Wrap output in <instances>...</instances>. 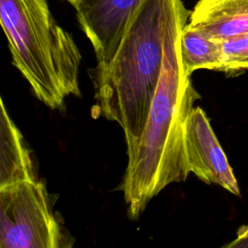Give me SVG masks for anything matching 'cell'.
Here are the masks:
<instances>
[{
  "instance_id": "8fae6325",
  "label": "cell",
  "mask_w": 248,
  "mask_h": 248,
  "mask_svg": "<svg viewBox=\"0 0 248 248\" xmlns=\"http://www.w3.org/2000/svg\"><path fill=\"white\" fill-rule=\"evenodd\" d=\"M226 248H248V226L243 225L238 228L236 237L230 243L224 245Z\"/></svg>"
},
{
  "instance_id": "7a4b0ae2",
  "label": "cell",
  "mask_w": 248,
  "mask_h": 248,
  "mask_svg": "<svg viewBox=\"0 0 248 248\" xmlns=\"http://www.w3.org/2000/svg\"><path fill=\"white\" fill-rule=\"evenodd\" d=\"M187 12L182 0H144L131 16L108 66L93 71L92 115L119 124L127 150L144 131L170 31Z\"/></svg>"
},
{
  "instance_id": "5b68a950",
  "label": "cell",
  "mask_w": 248,
  "mask_h": 248,
  "mask_svg": "<svg viewBox=\"0 0 248 248\" xmlns=\"http://www.w3.org/2000/svg\"><path fill=\"white\" fill-rule=\"evenodd\" d=\"M184 153L189 172L207 184H216L240 196L239 186L227 156L200 107L193 108L183 129Z\"/></svg>"
},
{
  "instance_id": "6da1fadb",
  "label": "cell",
  "mask_w": 248,
  "mask_h": 248,
  "mask_svg": "<svg viewBox=\"0 0 248 248\" xmlns=\"http://www.w3.org/2000/svg\"><path fill=\"white\" fill-rule=\"evenodd\" d=\"M191 11L172 25L166 45L164 65L146 125L136 145L127 150L128 164L120 189L128 216L135 220L149 202L170 183L184 181L187 169L183 129L200 98L180 52V36Z\"/></svg>"
},
{
  "instance_id": "3957f363",
  "label": "cell",
  "mask_w": 248,
  "mask_h": 248,
  "mask_svg": "<svg viewBox=\"0 0 248 248\" xmlns=\"http://www.w3.org/2000/svg\"><path fill=\"white\" fill-rule=\"evenodd\" d=\"M0 22L13 65L39 101L62 109L68 97L80 95V52L54 19L47 0H0Z\"/></svg>"
},
{
  "instance_id": "30bf717a",
  "label": "cell",
  "mask_w": 248,
  "mask_h": 248,
  "mask_svg": "<svg viewBox=\"0 0 248 248\" xmlns=\"http://www.w3.org/2000/svg\"><path fill=\"white\" fill-rule=\"evenodd\" d=\"M222 65L219 72L236 77L248 71V33L220 40Z\"/></svg>"
},
{
  "instance_id": "52a82bcc",
  "label": "cell",
  "mask_w": 248,
  "mask_h": 248,
  "mask_svg": "<svg viewBox=\"0 0 248 248\" xmlns=\"http://www.w3.org/2000/svg\"><path fill=\"white\" fill-rule=\"evenodd\" d=\"M188 23L217 40L248 33V0H198Z\"/></svg>"
},
{
  "instance_id": "277c9868",
  "label": "cell",
  "mask_w": 248,
  "mask_h": 248,
  "mask_svg": "<svg viewBox=\"0 0 248 248\" xmlns=\"http://www.w3.org/2000/svg\"><path fill=\"white\" fill-rule=\"evenodd\" d=\"M73 243L38 178L0 187L1 248H66Z\"/></svg>"
},
{
  "instance_id": "ba28073f",
  "label": "cell",
  "mask_w": 248,
  "mask_h": 248,
  "mask_svg": "<svg viewBox=\"0 0 248 248\" xmlns=\"http://www.w3.org/2000/svg\"><path fill=\"white\" fill-rule=\"evenodd\" d=\"M28 179H37L31 151L1 99L0 187Z\"/></svg>"
},
{
  "instance_id": "8992f818",
  "label": "cell",
  "mask_w": 248,
  "mask_h": 248,
  "mask_svg": "<svg viewBox=\"0 0 248 248\" xmlns=\"http://www.w3.org/2000/svg\"><path fill=\"white\" fill-rule=\"evenodd\" d=\"M144 0H79L75 6L77 18L90 41L97 66H108L122 40L127 24Z\"/></svg>"
},
{
  "instance_id": "7c38bea8",
  "label": "cell",
  "mask_w": 248,
  "mask_h": 248,
  "mask_svg": "<svg viewBox=\"0 0 248 248\" xmlns=\"http://www.w3.org/2000/svg\"><path fill=\"white\" fill-rule=\"evenodd\" d=\"M67 1H68V2H70V4H72V5L75 7V6L78 3V1H79V0H67Z\"/></svg>"
},
{
  "instance_id": "9c48e42d",
  "label": "cell",
  "mask_w": 248,
  "mask_h": 248,
  "mask_svg": "<svg viewBox=\"0 0 248 248\" xmlns=\"http://www.w3.org/2000/svg\"><path fill=\"white\" fill-rule=\"evenodd\" d=\"M183 64L191 75L197 70L219 71L222 65L221 42L187 23L180 36Z\"/></svg>"
}]
</instances>
